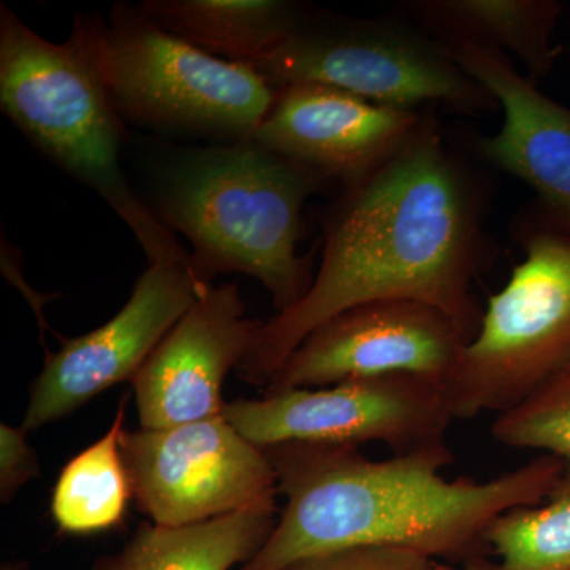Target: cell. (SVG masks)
<instances>
[{
  "mask_svg": "<svg viewBox=\"0 0 570 570\" xmlns=\"http://www.w3.org/2000/svg\"><path fill=\"white\" fill-rule=\"evenodd\" d=\"M193 262L148 264L126 306L107 324L86 335L63 340L48 354L33 382L21 428L28 431L67 417L105 390L134 381L165 336L205 294Z\"/></svg>",
  "mask_w": 570,
  "mask_h": 570,
  "instance_id": "30bf717a",
  "label": "cell"
},
{
  "mask_svg": "<svg viewBox=\"0 0 570 570\" xmlns=\"http://www.w3.org/2000/svg\"><path fill=\"white\" fill-rule=\"evenodd\" d=\"M423 116L305 82L276 91L253 141L347 187L385 163Z\"/></svg>",
  "mask_w": 570,
  "mask_h": 570,
  "instance_id": "4fadbf2b",
  "label": "cell"
},
{
  "mask_svg": "<svg viewBox=\"0 0 570 570\" xmlns=\"http://www.w3.org/2000/svg\"><path fill=\"white\" fill-rule=\"evenodd\" d=\"M262 324L247 318L238 285L209 287L134 377L141 430L223 415L225 376L245 360Z\"/></svg>",
  "mask_w": 570,
  "mask_h": 570,
  "instance_id": "7c38bea8",
  "label": "cell"
},
{
  "mask_svg": "<svg viewBox=\"0 0 570 570\" xmlns=\"http://www.w3.org/2000/svg\"><path fill=\"white\" fill-rule=\"evenodd\" d=\"M490 431L505 448L538 450L570 466V362L517 406L498 414Z\"/></svg>",
  "mask_w": 570,
  "mask_h": 570,
  "instance_id": "ffe728a7",
  "label": "cell"
},
{
  "mask_svg": "<svg viewBox=\"0 0 570 570\" xmlns=\"http://www.w3.org/2000/svg\"><path fill=\"white\" fill-rule=\"evenodd\" d=\"M326 183L253 140L223 142L184 151L164 168L154 213L189 239L194 269L205 283L220 273L253 276L279 314L313 283L296 246L307 198Z\"/></svg>",
  "mask_w": 570,
  "mask_h": 570,
  "instance_id": "3957f363",
  "label": "cell"
},
{
  "mask_svg": "<svg viewBox=\"0 0 570 570\" xmlns=\"http://www.w3.org/2000/svg\"><path fill=\"white\" fill-rule=\"evenodd\" d=\"M276 513L268 501L189 527H142L104 570H230L264 547Z\"/></svg>",
  "mask_w": 570,
  "mask_h": 570,
  "instance_id": "e0dca14e",
  "label": "cell"
},
{
  "mask_svg": "<svg viewBox=\"0 0 570 570\" xmlns=\"http://www.w3.org/2000/svg\"><path fill=\"white\" fill-rule=\"evenodd\" d=\"M223 415L258 449L379 442L393 455L444 442L455 422L445 385L414 374L266 392L225 403Z\"/></svg>",
  "mask_w": 570,
  "mask_h": 570,
  "instance_id": "ba28073f",
  "label": "cell"
},
{
  "mask_svg": "<svg viewBox=\"0 0 570 570\" xmlns=\"http://www.w3.org/2000/svg\"><path fill=\"white\" fill-rule=\"evenodd\" d=\"M164 31L228 62L254 66L302 29L313 7L288 0H142Z\"/></svg>",
  "mask_w": 570,
  "mask_h": 570,
  "instance_id": "2e32d148",
  "label": "cell"
},
{
  "mask_svg": "<svg viewBox=\"0 0 570 570\" xmlns=\"http://www.w3.org/2000/svg\"><path fill=\"white\" fill-rule=\"evenodd\" d=\"M0 108L56 167L94 190L140 243L149 264L193 262L142 204L121 167L126 130L80 18L52 43L0 6Z\"/></svg>",
  "mask_w": 570,
  "mask_h": 570,
  "instance_id": "277c9868",
  "label": "cell"
},
{
  "mask_svg": "<svg viewBox=\"0 0 570 570\" xmlns=\"http://www.w3.org/2000/svg\"><path fill=\"white\" fill-rule=\"evenodd\" d=\"M126 397L110 430L69 461L52 493L56 523L71 534L110 530L122 520L132 490L121 455Z\"/></svg>",
  "mask_w": 570,
  "mask_h": 570,
  "instance_id": "ac0fdd59",
  "label": "cell"
},
{
  "mask_svg": "<svg viewBox=\"0 0 570 570\" xmlns=\"http://www.w3.org/2000/svg\"><path fill=\"white\" fill-rule=\"evenodd\" d=\"M469 343L438 307L406 299L365 303L330 318L296 346L266 392L414 374L448 384Z\"/></svg>",
  "mask_w": 570,
  "mask_h": 570,
  "instance_id": "8fae6325",
  "label": "cell"
},
{
  "mask_svg": "<svg viewBox=\"0 0 570 570\" xmlns=\"http://www.w3.org/2000/svg\"><path fill=\"white\" fill-rule=\"evenodd\" d=\"M415 28L445 48L475 45L513 55L534 81L553 69V31L562 6L551 0H417Z\"/></svg>",
  "mask_w": 570,
  "mask_h": 570,
  "instance_id": "9a60e30c",
  "label": "cell"
},
{
  "mask_svg": "<svg viewBox=\"0 0 570 570\" xmlns=\"http://www.w3.org/2000/svg\"><path fill=\"white\" fill-rule=\"evenodd\" d=\"M517 235L523 262L490 296L445 384L455 420L517 406L570 362V232L534 209Z\"/></svg>",
  "mask_w": 570,
  "mask_h": 570,
  "instance_id": "8992f818",
  "label": "cell"
},
{
  "mask_svg": "<svg viewBox=\"0 0 570 570\" xmlns=\"http://www.w3.org/2000/svg\"><path fill=\"white\" fill-rule=\"evenodd\" d=\"M487 184L431 115L385 163L344 187L325 224L322 261L296 305L264 322L239 371L268 387L288 355L330 318L365 303L438 307L478 333L472 285L489 261Z\"/></svg>",
  "mask_w": 570,
  "mask_h": 570,
  "instance_id": "6da1fadb",
  "label": "cell"
},
{
  "mask_svg": "<svg viewBox=\"0 0 570 570\" xmlns=\"http://www.w3.org/2000/svg\"><path fill=\"white\" fill-rule=\"evenodd\" d=\"M121 455L138 508L163 527H189L276 501L277 474L264 449L224 415L122 431Z\"/></svg>",
  "mask_w": 570,
  "mask_h": 570,
  "instance_id": "9c48e42d",
  "label": "cell"
},
{
  "mask_svg": "<svg viewBox=\"0 0 570 570\" xmlns=\"http://www.w3.org/2000/svg\"><path fill=\"white\" fill-rule=\"evenodd\" d=\"M265 452L285 508L239 570H281L356 547L468 562L482 557L499 515L542 502L566 469L557 456L539 455L483 482L449 480L444 471L455 456L445 441L387 460L367 459L356 445L283 444Z\"/></svg>",
  "mask_w": 570,
  "mask_h": 570,
  "instance_id": "7a4b0ae2",
  "label": "cell"
},
{
  "mask_svg": "<svg viewBox=\"0 0 570 570\" xmlns=\"http://www.w3.org/2000/svg\"><path fill=\"white\" fill-rule=\"evenodd\" d=\"M281 570H441V564L414 551L356 547L305 558Z\"/></svg>",
  "mask_w": 570,
  "mask_h": 570,
  "instance_id": "44dd1931",
  "label": "cell"
},
{
  "mask_svg": "<svg viewBox=\"0 0 570 570\" xmlns=\"http://www.w3.org/2000/svg\"><path fill=\"white\" fill-rule=\"evenodd\" d=\"M448 50L504 116L497 134L480 138V154L527 183L538 195L535 212L570 232V108L540 92L502 52L475 45Z\"/></svg>",
  "mask_w": 570,
  "mask_h": 570,
  "instance_id": "5bb4252c",
  "label": "cell"
},
{
  "mask_svg": "<svg viewBox=\"0 0 570 570\" xmlns=\"http://www.w3.org/2000/svg\"><path fill=\"white\" fill-rule=\"evenodd\" d=\"M253 67L275 91L314 82L400 110L439 104L480 115L498 108L444 45L400 21L321 11Z\"/></svg>",
  "mask_w": 570,
  "mask_h": 570,
  "instance_id": "52a82bcc",
  "label": "cell"
},
{
  "mask_svg": "<svg viewBox=\"0 0 570 570\" xmlns=\"http://www.w3.org/2000/svg\"><path fill=\"white\" fill-rule=\"evenodd\" d=\"M39 475V461L22 428L0 426V497L9 502L29 480Z\"/></svg>",
  "mask_w": 570,
  "mask_h": 570,
  "instance_id": "7402d4cb",
  "label": "cell"
},
{
  "mask_svg": "<svg viewBox=\"0 0 570 570\" xmlns=\"http://www.w3.org/2000/svg\"><path fill=\"white\" fill-rule=\"evenodd\" d=\"M464 570H570V466L542 502L499 515L482 557L464 562Z\"/></svg>",
  "mask_w": 570,
  "mask_h": 570,
  "instance_id": "d6986e66",
  "label": "cell"
},
{
  "mask_svg": "<svg viewBox=\"0 0 570 570\" xmlns=\"http://www.w3.org/2000/svg\"><path fill=\"white\" fill-rule=\"evenodd\" d=\"M122 121L156 132L250 141L276 91L247 63L198 50L154 24L138 6L110 18L78 14Z\"/></svg>",
  "mask_w": 570,
  "mask_h": 570,
  "instance_id": "5b68a950",
  "label": "cell"
}]
</instances>
